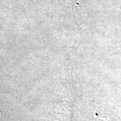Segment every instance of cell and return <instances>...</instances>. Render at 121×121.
I'll list each match as a JSON object with an SVG mask.
<instances>
[{
    "label": "cell",
    "instance_id": "obj_1",
    "mask_svg": "<svg viewBox=\"0 0 121 121\" xmlns=\"http://www.w3.org/2000/svg\"><path fill=\"white\" fill-rule=\"evenodd\" d=\"M68 1H69V3L70 4V5H72V4H73V0H67Z\"/></svg>",
    "mask_w": 121,
    "mask_h": 121
}]
</instances>
